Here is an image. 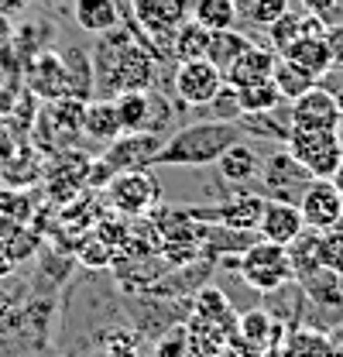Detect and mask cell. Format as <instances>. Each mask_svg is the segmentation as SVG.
I'll list each match as a JSON object with an SVG mask.
<instances>
[{
    "label": "cell",
    "instance_id": "8d00e7d4",
    "mask_svg": "<svg viewBox=\"0 0 343 357\" xmlns=\"http://www.w3.org/2000/svg\"><path fill=\"white\" fill-rule=\"evenodd\" d=\"M107 354L110 357H141V340L134 330H117L107 337Z\"/></svg>",
    "mask_w": 343,
    "mask_h": 357
},
{
    "label": "cell",
    "instance_id": "f1b7e54d",
    "mask_svg": "<svg viewBox=\"0 0 343 357\" xmlns=\"http://www.w3.org/2000/svg\"><path fill=\"white\" fill-rule=\"evenodd\" d=\"M251 42L247 35H241L237 28H223V31H210V48H206V59L220 66V69H227L234 59H237V52L244 48V45Z\"/></svg>",
    "mask_w": 343,
    "mask_h": 357
},
{
    "label": "cell",
    "instance_id": "6da1fadb",
    "mask_svg": "<svg viewBox=\"0 0 343 357\" xmlns=\"http://www.w3.org/2000/svg\"><path fill=\"white\" fill-rule=\"evenodd\" d=\"M158 52H151L128 28H110L96 35L93 48V86L96 96H121L130 89H151L158 83Z\"/></svg>",
    "mask_w": 343,
    "mask_h": 357
},
{
    "label": "cell",
    "instance_id": "83f0119b",
    "mask_svg": "<svg viewBox=\"0 0 343 357\" xmlns=\"http://www.w3.org/2000/svg\"><path fill=\"white\" fill-rule=\"evenodd\" d=\"M192 21L210 31H223L237 24V0H192Z\"/></svg>",
    "mask_w": 343,
    "mask_h": 357
},
{
    "label": "cell",
    "instance_id": "9c48e42d",
    "mask_svg": "<svg viewBox=\"0 0 343 357\" xmlns=\"http://www.w3.org/2000/svg\"><path fill=\"white\" fill-rule=\"evenodd\" d=\"M162 134L151 131H124L121 137H114L107 148H103V162L114 169V172H128V169H151L155 165V155L162 148Z\"/></svg>",
    "mask_w": 343,
    "mask_h": 357
},
{
    "label": "cell",
    "instance_id": "e0dca14e",
    "mask_svg": "<svg viewBox=\"0 0 343 357\" xmlns=\"http://www.w3.org/2000/svg\"><path fill=\"white\" fill-rule=\"evenodd\" d=\"M28 83L35 93H42L45 100L66 96L69 93V76H66V62L55 52H38V59L28 69Z\"/></svg>",
    "mask_w": 343,
    "mask_h": 357
},
{
    "label": "cell",
    "instance_id": "7c38bea8",
    "mask_svg": "<svg viewBox=\"0 0 343 357\" xmlns=\"http://www.w3.org/2000/svg\"><path fill=\"white\" fill-rule=\"evenodd\" d=\"M130 14L144 35L172 42L175 28L189 17V0H130Z\"/></svg>",
    "mask_w": 343,
    "mask_h": 357
},
{
    "label": "cell",
    "instance_id": "7a4b0ae2",
    "mask_svg": "<svg viewBox=\"0 0 343 357\" xmlns=\"http://www.w3.org/2000/svg\"><path fill=\"white\" fill-rule=\"evenodd\" d=\"M244 141V124L237 121H199L189 124L182 131H175L172 137L162 141L155 165H169V169H206L216 158L230 148Z\"/></svg>",
    "mask_w": 343,
    "mask_h": 357
},
{
    "label": "cell",
    "instance_id": "f546056e",
    "mask_svg": "<svg viewBox=\"0 0 343 357\" xmlns=\"http://www.w3.org/2000/svg\"><path fill=\"white\" fill-rule=\"evenodd\" d=\"M117 103V114H121V128L124 131H144V121H148V89H130L114 96Z\"/></svg>",
    "mask_w": 343,
    "mask_h": 357
},
{
    "label": "cell",
    "instance_id": "d590c367",
    "mask_svg": "<svg viewBox=\"0 0 343 357\" xmlns=\"http://www.w3.org/2000/svg\"><path fill=\"white\" fill-rule=\"evenodd\" d=\"M79 261L86 268H107L114 261V248L103 241V237H89L79 244Z\"/></svg>",
    "mask_w": 343,
    "mask_h": 357
},
{
    "label": "cell",
    "instance_id": "b9f144b4",
    "mask_svg": "<svg viewBox=\"0 0 343 357\" xmlns=\"http://www.w3.org/2000/svg\"><path fill=\"white\" fill-rule=\"evenodd\" d=\"M14 268H17V261H14V255L7 251V244H3V237H0V278L7 282V278L14 275Z\"/></svg>",
    "mask_w": 343,
    "mask_h": 357
},
{
    "label": "cell",
    "instance_id": "ee69618b",
    "mask_svg": "<svg viewBox=\"0 0 343 357\" xmlns=\"http://www.w3.org/2000/svg\"><path fill=\"white\" fill-rule=\"evenodd\" d=\"M333 185H337V189H340V196H343V162H340V169H337V172H333Z\"/></svg>",
    "mask_w": 343,
    "mask_h": 357
},
{
    "label": "cell",
    "instance_id": "ba28073f",
    "mask_svg": "<svg viewBox=\"0 0 343 357\" xmlns=\"http://www.w3.org/2000/svg\"><path fill=\"white\" fill-rule=\"evenodd\" d=\"M172 86L185 107H210L216 93L227 86V79H223V69L213 66L210 59H185L175 66Z\"/></svg>",
    "mask_w": 343,
    "mask_h": 357
},
{
    "label": "cell",
    "instance_id": "d6986e66",
    "mask_svg": "<svg viewBox=\"0 0 343 357\" xmlns=\"http://www.w3.org/2000/svg\"><path fill=\"white\" fill-rule=\"evenodd\" d=\"M73 21L86 35H103L121 24L117 0H73Z\"/></svg>",
    "mask_w": 343,
    "mask_h": 357
},
{
    "label": "cell",
    "instance_id": "2e32d148",
    "mask_svg": "<svg viewBox=\"0 0 343 357\" xmlns=\"http://www.w3.org/2000/svg\"><path fill=\"white\" fill-rule=\"evenodd\" d=\"M83 134L89 141H100V144H110L114 137H121V114H117V103L110 96H96V100H86L83 110Z\"/></svg>",
    "mask_w": 343,
    "mask_h": 357
},
{
    "label": "cell",
    "instance_id": "f35d334b",
    "mask_svg": "<svg viewBox=\"0 0 343 357\" xmlns=\"http://www.w3.org/2000/svg\"><path fill=\"white\" fill-rule=\"evenodd\" d=\"M302 3H305V10H309V14H319L326 24H330L333 10H340V7H343L340 0H302Z\"/></svg>",
    "mask_w": 343,
    "mask_h": 357
},
{
    "label": "cell",
    "instance_id": "c3c4849f",
    "mask_svg": "<svg viewBox=\"0 0 343 357\" xmlns=\"http://www.w3.org/2000/svg\"><path fill=\"white\" fill-rule=\"evenodd\" d=\"M340 3H343V0H340Z\"/></svg>",
    "mask_w": 343,
    "mask_h": 357
},
{
    "label": "cell",
    "instance_id": "1f68e13d",
    "mask_svg": "<svg viewBox=\"0 0 343 357\" xmlns=\"http://www.w3.org/2000/svg\"><path fill=\"white\" fill-rule=\"evenodd\" d=\"M0 237H3L7 251L14 255V261H24V258H31V255H35V248H38V237H35V234H31L24 223L0 227Z\"/></svg>",
    "mask_w": 343,
    "mask_h": 357
},
{
    "label": "cell",
    "instance_id": "52a82bcc",
    "mask_svg": "<svg viewBox=\"0 0 343 357\" xmlns=\"http://www.w3.org/2000/svg\"><path fill=\"white\" fill-rule=\"evenodd\" d=\"M192 220L203 223H216L223 230H234V234H251L261 223L264 213V196L261 192H234L227 203H216V206H189L185 210Z\"/></svg>",
    "mask_w": 343,
    "mask_h": 357
},
{
    "label": "cell",
    "instance_id": "8992f818",
    "mask_svg": "<svg viewBox=\"0 0 343 357\" xmlns=\"http://www.w3.org/2000/svg\"><path fill=\"white\" fill-rule=\"evenodd\" d=\"M107 199L121 217H144L162 199V185L148 169H128L107 182Z\"/></svg>",
    "mask_w": 343,
    "mask_h": 357
},
{
    "label": "cell",
    "instance_id": "e575fe53",
    "mask_svg": "<svg viewBox=\"0 0 343 357\" xmlns=\"http://www.w3.org/2000/svg\"><path fill=\"white\" fill-rule=\"evenodd\" d=\"M289 10V0H247L244 3V14H247V21H254L257 28H268V24H275L282 14Z\"/></svg>",
    "mask_w": 343,
    "mask_h": 357
},
{
    "label": "cell",
    "instance_id": "44dd1931",
    "mask_svg": "<svg viewBox=\"0 0 343 357\" xmlns=\"http://www.w3.org/2000/svg\"><path fill=\"white\" fill-rule=\"evenodd\" d=\"M192 310H196L199 319L216 323L227 337H234V333H237V312H234V306H230V299H227L220 289H213V285H206V289H199V292H196Z\"/></svg>",
    "mask_w": 343,
    "mask_h": 357
},
{
    "label": "cell",
    "instance_id": "4316f807",
    "mask_svg": "<svg viewBox=\"0 0 343 357\" xmlns=\"http://www.w3.org/2000/svg\"><path fill=\"white\" fill-rule=\"evenodd\" d=\"M302 289L312 303H323V306H340L343 303V275H337V271L319 268V271L302 278Z\"/></svg>",
    "mask_w": 343,
    "mask_h": 357
},
{
    "label": "cell",
    "instance_id": "d4e9b609",
    "mask_svg": "<svg viewBox=\"0 0 343 357\" xmlns=\"http://www.w3.org/2000/svg\"><path fill=\"white\" fill-rule=\"evenodd\" d=\"M271 79H275V86H278V93H282V100H296V96H302L305 89H312L319 79L312 76V73H305L302 66H296L292 59H285V55H278V66H275V73H271Z\"/></svg>",
    "mask_w": 343,
    "mask_h": 357
},
{
    "label": "cell",
    "instance_id": "30bf717a",
    "mask_svg": "<svg viewBox=\"0 0 343 357\" xmlns=\"http://www.w3.org/2000/svg\"><path fill=\"white\" fill-rule=\"evenodd\" d=\"M299 210L305 227L312 230H333L343 223V196L333 178H312L309 189L299 196Z\"/></svg>",
    "mask_w": 343,
    "mask_h": 357
},
{
    "label": "cell",
    "instance_id": "836d02e7",
    "mask_svg": "<svg viewBox=\"0 0 343 357\" xmlns=\"http://www.w3.org/2000/svg\"><path fill=\"white\" fill-rule=\"evenodd\" d=\"M172 103L158 93V89L151 86L148 89V121H144V131H151V134H162L165 137V128L172 124Z\"/></svg>",
    "mask_w": 343,
    "mask_h": 357
},
{
    "label": "cell",
    "instance_id": "cb8c5ba5",
    "mask_svg": "<svg viewBox=\"0 0 343 357\" xmlns=\"http://www.w3.org/2000/svg\"><path fill=\"white\" fill-rule=\"evenodd\" d=\"M206 48H210V28H203L199 21L185 17L175 28V35H172V55L178 62H185V59H206Z\"/></svg>",
    "mask_w": 343,
    "mask_h": 357
},
{
    "label": "cell",
    "instance_id": "ffe728a7",
    "mask_svg": "<svg viewBox=\"0 0 343 357\" xmlns=\"http://www.w3.org/2000/svg\"><path fill=\"white\" fill-rule=\"evenodd\" d=\"M282 351L289 357H330L333 351V333L323 326H296L285 330Z\"/></svg>",
    "mask_w": 343,
    "mask_h": 357
},
{
    "label": "cell",
    "instance_id": "bcb514c9",
    "mask_svg": "<svg viewBox=\"0 0 343 357\" xmlns=\"http://www.w3.org/2000/svg\"><path fill=\"white\" fill-rule=\"evenodd\" d=\"M330 357H343V340H333V351H330Z\"/></svg>",
    "mask_w": 343,
    "mask_h": 357
},
{
    "label": "cell",
    "instance_id": "d6a6232c",
    "mask_svg": "<svg viewBox=\"0 0 343 357\" xmlns=\"http://www.w3.org/2000/svg\"><path fill=\"white\" fill-rule=\"evenodd\" d=\"M299 35H302V17L299 14H292V10H285L275 24H268V38H271V48H275L278 55L296 42Z\"/></svg>",
    "mask_w": 343,
    "mask_h": 357
},
{
    "label": "cell",
    "instance_id": "ac0fdd59",
    "mask_svg": "<svg viewBox=\"0 0 343 357\" xmlns=\"http://www.w3.org/2000/svg\"><path fill=\"white\" fill-rule=\"evenodd\" d=\"M282 55L292 59L296 66H302L305 73H312L316 79H323V76L333 69V55H330L326 35H299Z\"/></svg>",
    "mask_w": 343,
    "mask_h": 357
},
{
    "label": "cell",
    "instance_id": "3957f363",
    "mask_svg": "<svg viewBox=\"0 0 343 357\" xmlns=\"http://www.w3.org/2000/svg\"><path fill=\"white\" fill-rule=\"evenodd\" d=\"M237 271L241 278L254 289V292H278L282 285H289L296 275H292V261H289V248L285 244H275V241H257L247 244L237 258Z\"/></svg>",
    "mask_w": 343,
    "mask_h": 357
},
{
    "label": "cell",
    "instance_id": "7402d4cb",
    "mask_svg": "<svg viewBox=\"0 0 343 357\" xmlns=\"http://www.w3.org/2000/svg\"><path fill=\"white\" fill-rule=\"evenodd\" d=\"M234 93H237L241 117H254V114H275V110H278V103H285L271 76H268V79H254V83H247V86H237Z\"/></svg>",
    "mask_w": 343,
    "mask_h": 357
},
{
    "label": "cell",
    "instance_id": "5bb4252c",
    "mask_svg": "<svg viewBox=\"0 0 343 357\" xmlns=\"http://www.w3.org/2000/svg\"><path fill=\"white\" fill-rule=\"evenodd\" d=\"M305 230V220H302L299 203L292 199H264V213H261V223H257V234L264 241H275V244H292Z\"/></svg>",
    "mask_w": 343,
    "mask_h": 357
},
{
    "label": "cell",
    "instance_id": "7dc6e473",
    "mask_svg": "<svg viewBox=\"0 0 343 357\" xmlns=\"http://www.w3.org/2000/svg\"><path fill=\"white\" fill-rule=\"evenodd\" d=\"M38 3H55V0H38Z\"/></svg>",
    "mask_w": 343,
    "mask_h": 357
},
{
    "label": "cell",
    "instance_id": "277c9868",
    "mask_svg": "<svg viewBox=\"0 0 343 357\" xmlns=\"http://www.w3.org/2000/svg\"><path fill=\"white\" fill-rule=\"evenodd\" d=\"M285 148L312 172V178H333L343 162V141L337 131L319 128H289Z\"/></svg>",
    "mask_w": 343,
    "mask_h": 357
},
{
    "label": "cell",
    "instance_id": "9a60e30c",
    "mask_svg": "<svg viewBox=\"0 0 343 357\" xmlns=\"http://www.w3.org/2000/svg\"><path fill=\"white\" fill-rule=\"evenodd\" d=\"M216 169V178L223 182V185H247V182H254L257 172H261V155H257L254 148L247 144V141H237V144H230L220 158L213 162Z\"/></svg>",
    "mask_w": 343,
    "mask_h": 357
},
{
    "label": "cell",
    "instance_id": "f6af8a7d",
    "mask_svg": "<svg viewBox=\"0 0 343 357\" xmlns=\"http://www.w3.org/2000/svg\"><path fill=\"white\" fill-rule=\"evenodd\" d=\"M261 357H289V354H285L282 347H268V351H264V354H261Z\"/></svg>",
    "mask_w": 343,
    "mask_h": 357
},
{
    "label": "cell",
    "instance_id": "ab89813d",
    "mask_svg": "<svg viewBox=\"0 0 343 357\" xmlns=\"http://www.w3.org/2000/svg\"><path fill=\"white\" fill-rule=\"evenodd\" d=\"M323 79L330 83V86H326V89L333 93V100L340 103V110H343V66H333V69H330V73H326Z\"/></svg>",
    "mask_w": 343,
    "mask_h": 357
},
{
    "label": "cell",
    "instance_id": "60d3db41",
    "mask_svg": "<svg viewBox=\"0 0 343 357\" xmlns=\"http://www.w3.org/2000/svg\"><path fill=\"white\" fill-rule=\"evenodd\" d=\"M14 303H17V296L3 285V278H0V323H7V316L14 312Z\"/></svg>",
    "mask_w": 343,
    "mask_h": 357
},
{
    "label": "cell",
    "instance_id": "8fae6325",
    "mask_svg": "<svg viewBox=\"0 0 343 357\" xmlns=\"http://www.w3.org/2000/svg\"><path fill=\"white\" fill-rule=\"evenodd\" d=\"M289 121L292 128H319V131H337L343 121V110L340 103L333 100V93L326 86H316L305 89L302 96L292 100V110H289Z\"/></svg>",
    "mask_w": 343,
    "mask_h": 357
},
{
    "label": "cell",
    "instance_id": "484cf974",
    "mask_svg": "<svg viewBox=\"0 0 343 357\" xmlns=\"http://www.w3.org/2000/svg\"><path fill=\"white\" fill-rule=\"evenodd\" d=\"M289 261H292V275L296 278H305L312 271H319V230L305 227L299 237L289 244Z\"/></svg>",
    "mask_w": 343,
    "mask_h": 357
},
{
    "label": "cell",
    "instance_id": "4dcf8cb0",
    "mask_svg": "<svg viewBox=\"0 0 343 357\" xmlns=\"http://www.w3.org/2000/svg\"><path fill=\"white\" fill-rule=\"evenodd\" d=\"M319 268L343 275V223L333 230H319Z\"/></svg>",
    "mask_w": 343,
    "mask_h": 357
},
{
    "label": "cell",
    "instance_id": "4fadbf2b",
    "mask_svg": "<svg viewBox=\"0 0 343 357\" xmlns=\"http://www.w3.org/2000/svg\"><path fill=\"white\" fill-rule=\"evenodd\" d=\"M275 66H278V52L271 48V45H254L247 42L241 52H237V59L223 69V79H227V86H247V83H254V79H268L271 73H275Z\"/></svg>",
    "mask_w": 343,
    "mask_h": 357
},
{
    "label": "cell",
    "instance_id": "7bdbcfd3",
    "mask_svg": "<svg viewBox=\"0 0 343 357\" xmlns=\"http://www.w3.org/2000/svg\"><path fill=\"white\" fill-rule=\"evenodd\" d=\"M21 7H28V0H0V14H14Z\"/></svg>",
    "mask_w": 343,
    "mask_h": 357
},
{
    "label": "cell",
    "instance_id": "5b68a950",
    "mask_svg": "<svg viewBox=\"0 0 343 357\" xmlns=\"http://www.w3.org/2000/svg\"><path fill=\"white\" fill-rule=\"evenodd\" d=\"M257 182L264 189V199H292V203H299V196L312 182V172L302 165L289 148H278L268 158H261Z\"/></svg>",
    "mask_w": 343,
    "mask_h": 357
},
{
    "label": "cell",
    "instance_id": "74e56055",
    "mask_svg": "<svg viewBox=\"0 0 343 357\" xmlns=\"http://www.w3.org/2000/svg\"><path fill=\"white\" fill-rule=\"evenodd\" d=\"M326 45H330L333 66H343V24H330L326 28Z\"/></svg>",
    "mask_w": 343,
    "mask_h": 357
},
{
    "label": "cell",
    "instance_id": "603a6c76",
    "mask_svg": "<svg viewBox=\"0 0 343 357\" xmlns=\"http://www.w3.org/2000/svg\"><path fill=\"white\" fill-rule=\"evenodd\" d=\"M227 333L210 323V319H199V316H192L189 319V330H185V351L192 357H216L223 347H227Z\"/></svg>",
    "mask_w": 343,
    "mask_h": 357
}]
</instances>
